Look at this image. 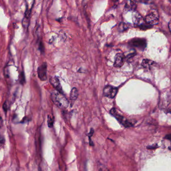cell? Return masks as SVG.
<instances>
[{
  "instance_id": "obj_20",
  "label": "cell",
  "mask_w": 171,
  "mask_h": 171,
  "mask_svg": "<svg viewBox=\"0 0 171 171\" xmlns=\"http://www.w3.org/2000/svg\"><path fill=\"white\" fill-rule=\"evenodd\" d=\"M94 130L93 129V128H91V130H90V132L89 133V138H91V137L92 136L93 134H94Z\"/></svg>"
},
{
  "instance_id": "obj_5",
  "label": "cell",
  "mask_w": 171,
  "mask_h": 171,
  "mask_svg": "<svg viewBox=\"0 0 171 171\" xmlns=\"http://www.w3.org/2000/svg\"><path fill=\"white\" fill-rule=\"evenodd\" d=\"M130 44L133 47L143 50L147 46V42L144 39L134 38L130 41Z\"/></svg>"
},
{
  "instance_id": "obj_6",
  "label": "cell",
  "mask_w": 171,
  "mask_h": 171,
  "mask_svg": "<svg viewBox=\"0 0 171 171\" xmlns=\"http://www.w3.org/2000/svg\"><path fill=\"white\" fill-rule=\"evenodd\" d=\"M47 63L44 62L39 66L37 69L38 75L40 80L45 81L47 80Z\"/></svg>"
},
{
  "instance_id": "obj_13",
  "label": "cell",
  "mask_w": 171,
  "mask_h": 171,
  "mask_svg": "<svg viewBox=\"0 0 171 171\" xmlns=\"http://www.w3.org/2000/svg\"><path fill=\"white\" fill-rule=\"evenodd\" d=\"M19 81H20V83L22 85L25 83V77L24 73L23 72H22L19 75Z\"/></svg>"
},
{
  "instance_id": "obj_22",
  "label": "cell",
  "mask_w": 171,
  "mask_h": 171,
  "mask_svg": "<svg viewBox=\"0 0 171 171\" xmlns=\"http://www.w3.org/2000/svg\"><path fill=\"white\" fill-rule=\"evenodd\" d=\"M2 126V120L1 117H0V128Z\"/></svg>"
},
{
  "instance_id": "obj_16",
  "label": "cell",
  "mask_w": 171,
  "mask_h": 171,
  "mask_svg": "<svg viewBox=\"0 0 171 171\" xmlns=\"http://www.w3.org/2000/svg\"><path fill=\"white\" fill-rule=\"evenodd\" d=\"M99 171H110L107 167L103 165H99Z\"/></svg>"
},
{
  "instance_id": "obj_10",
  "label": "cell",
  "mask_w": 171,
  "mask_h": 171,
  "mask_svg": "<svg viewBox=\"0 0 171 171\" xmlns=\"http://www.w3.org/2000/svg\"><path fill=\"white\" fill-rule=\"evenodd\" d=\"M154 63H155V62L153 61V60L145 59L143 60L141 65L145 68H150L154 65Z\"/></svg>"
},
{
  "instance_id": "obj_21",
  "label": "cell",
  "mask_w": 171,
  "mask_h": 171,
  "mask_svg": "<svg viewBox=\"0 0 171 171\" xmlns=\"http://www.w3.org/2000/svg\"><path fill=\"white\" fill-rule=\"evenodd\" d=\"M166 139H168L170 140L171 139V135L170 134H167L165 137Z\"/></svg>"
},
{
  "instance_id": "obj_9",
  "label": "cell",
  "mask_w": 171,
  "mask_h": 171,
  "mask_svg": "<svg viewBox=\"0 0 171 171\" xmlns=\"http://www.w3.org/2000/svg\"><path fill=\"white\" fill-rule=\"evenodd\" d=\"M50 83L52 85L54 86L57 91H59V92L62 93V90L61 86L60 85V82L57 77H52L50 79Z\"/></svg>"
},
{
  "instance_id": "obj_11",
  "label": "cell",
  "mask_w": 171,
  "mask_h": 171,
  "mask_svg": "<svg viewBox=\"0 0 171 171\" xmlns=\"http://www.w3.org/2000/svg\"><path fill=\"white\" fill-rule=\"evenodd\" d=\"M137 7V5L135 4V2L129 1L127 2L126 4L125 8L127 10H134Z\"/></svg>"
},
{
  "instance_id": "obj_7",
  "label": "cell",
  "mask_w": 171,
  "mask_h": 171,
  "mask_svg": "<svg viewBox=\"0 0 171 171\" xmlns=\"http://www.w3.org/2000/svg\"><path fill=\"white\" fill-rule=\"evenodd\" d=\"M133 21L135 27H140L145 24L144 18L140 14L138 13H135L133 15Z\"/></svg>"
},
{
  "instance_id": "obj_14",
  "label": "cell",
  "mask_w": 171,
  "mask_h": 171,
  "mask_svg": "<svg viewBox=\"0 0 171 171\" xmlns=\"http://www.w3.org/2000/svg\"><path fill=\"white\" fill-rule=\"evenodd\" d=\"M48 125L49 127H51L53 125L54 123V118L51 117V116H48Z\"/></svg>"
},
{
  "instance_id": "obj_3",
  "label": "cell",
  "mask_w": 171,
  "mask_h": 171,
  "mask_svg": "<svg viewBox=\"0 0 171 171\" xmlns=\"http://www.w3.org/2000/svg\"><path fill=\"white\" fill-rule=\"evenodd\" d=\"M159 17L158 12L152 11L145 16V21L150 26L157 25L159 23Z\"/></svg>"
},
{
  "instance_id": "obj_1",
  "label": "cell",
  "mask_w": 171,
  "mask_h": 171,
  "mask_svg": "<svg viewBox=\"0 0 171 171\" xmlns=\"http://www.w3.org/2000/svg\"><path fill=\"white\" fill-rule=\"evenodd\" d=\"M51 98L54 104L60 108H66L68 106L69 102L61 93L57 90L52 91Z\"/></svg>"
},
{
  "instance_id": "obj_12",
  "label": "cell",
  "mask_w": 171,
  "mask_h": 171,
  "mask_svg": "<svg viewBox=\"0 0 171 171\" xmlns=\"http://www.w3.org/2000/svg\"><path fill=\"white\" fill-rule=\"evenodd\" d=\"M79 96L78 90L75 87H73L72 89L71 93H70V99L72 100H75L77 99Z\"/></svg>"
},
{
  "instance_id": "obj_19",
  "label": "cell",
  "mask_w": 171,
  "mask_h": 171,
  "mask_svg": "<svg viewBox=\"0 0 171 171\" xmlns=\"http://www.w3.org/2000/svg\"><path fill=\"white\" fill-rule=\"evenodd\" d=\"M9 108V106H8V104L7 103V102L6 101L5 103H4V105H3V109L4 110V111H7V110H8Z\"/></svg>"
},
{
  "instance_id": "obj_18",
  "label": "cell",
  "mask_w": 171,
  "mask_h": 171,
  "mask_svg": "<svg viewBox=\"0 0 171 171\" xmlns=\"http://www.w3.org/2000/svg\"><path fill=\"white\" fill-rule=\"evenodd\" d=\"M5 141V140L4 138L0 134V147L4 145Z\"/></svg>"
},
{
  "instance_id": "obj_23",
  "label": "cell",
  "mask_w": 171,
  "mask_h": 171,
  "mask_svg": "<svg viewBox=\"0 0 171 171\" xmlns=\"http://www.w3.org/2000/svg\"><path fill=\"white\" fill-rule=\"evenodd\" d=\"M170 25H171V22H169V23L168 26H169V30H170V31H171V27H170Z\"/></svg>"
},
{
  "instance_id": "obj_8",
  "label": "cell",
  "mask_w": 171,
  "mask_h": 171,
  "mask_svg": "<svg viewBox=\"0 0 171 171\" xmlns=\"http://www.w3.org/2000/svg\"><path fill=\"white\" fill-rule=\"evenodd\" d=\"M124 56L122 53H117L115 57L114 66L116 67H121L124 63Z\"/></svg>"
},
{
  "instance_id": "obj_17",
  "label": "cell",
  "mask_w": 171,
  "mask_h": 171,
  "mask_svg": "<svg viewBox=\"0 0 171 171\" xmlns=\"http://www.w3.org/2000/svg\"><path fill=\"white\" fill-rule=\"evenodd\" d=\"M39 49L40 52H41L42 53H44V46L43 45V43H42V41H40Z\"/></svg>"
},
{
  "instance_id": "obj_2",
  "label": "cell",
  "mask_w": 171,
  "mask_h": 171,
  "mask_svg": "<svg viewBox=\"0 0 171 171\" xmlns=\"http://www.w3.org/2000/svg\"><path fill=\"white\" fill-rule=\"evenodd\" d=\"M110 113L122 125L126 127H133V123L131 121H129L128 120L126 119L124 117L121 116L120 114H118L116 110V108H113L110 110Z\"/></svg>"
},
{
  "instance_id": "obj_15",
  "label": "cell",
  "mask_w": 171,
  "mask_h": 171,
  "mask_svg": "<svg viewBox=\"0 0 171 171\" xmlns=\"http://www.w3.org/2000/svg\"><path fill=\"white\" fill-rule=\"evenodd\" d=\"M127 25L124 23H121L120 24L119 26V29L121 31H124L127 29Z\"/></svg>"
},
{
  "instance_id": "obj_4",
  "label": "cell",
  "mask_w": 171,
  "mask_h": 171,
  "mask_svg": "<svg viewBox=\"0 0 171 171\" xmlns=\"http://www.w3.org/2000/svg\"><path fill=\"white\" fill-rule=\"evenodd\" d=\"M117 91L118 90L117 88L113 87V86H107L103 89V93L106 97L113 99L117 94Z\"/></svg>"
}]
</instances>
